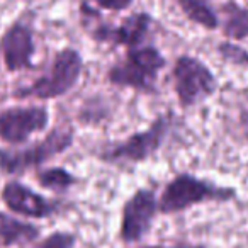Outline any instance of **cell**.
I'll list each match as a JSON object with an SVG mask.
<instances>
[{
	"label": "cell",
	"mask_w": 248,
	"mask_h": 248,
	"mask_svg": "<svg viewBox=\"0 0 248 248\" xmlns=\"http://www.w3.org/2000/svg\"><path fill=\"white\" fill-rule=\"evenodd\" d=\"M83 56L75 48H63L53 56L48 70L29 85L16 90V97L19 99H39L53 100L70 93L77 85L83 73Z\"/></svg>",
	"instance_id": "4"
},
{
	"label": "cell",
	"mask_w": 248,
	"mask_h": 248,
	"mask_svg": "<svg viewBox=\"0 0 248 248\" xmlns=\"http://www.w3.org/2000/svg\"><path fill=\"white\" fill-rule=\"evenodd\" d=\"M77 247V234L73 231L58 230L45 238L39 243L38 248H75Z\"/></svg>",
	"instance_id": "18"
},
{
	"label": "cell",
	"mask_w": 248,
	"mask_h": 248,
	"mask_svg": "<svg viewBox=\"0 0 248 248\" xmlns=\"http://www.w3.org/2000/svg\"><path fill=\"white\" fill-rule=\"evenodd\" d=\"M167 66V58L155 45H141L126 49L123 60L109 66L106 80L114 87L129 89L133 92L155 95L158 93L160 72Z\"/></svg>",
	"instance_id": "3"
},
{
	"label": "cell",
	"mask_w": 248,
	"mask_h": 248,
	"mask_svg": "<svg viewBox=\"0 0 248 248\" xmlns=\"http://www.w3.org/2000/svg\"><path fill=\"white\" fill-rule=\"evenodd\" d=\"M46 106H16L0 112V140L9 145H24L34 135L46 131L49 126Z\"/></svg>",
	"instance_id": "9"
},
{
	"label": "cell",
	"mask_w": 248,
	"mask_h": 248,
	"mask_svg": "<svg viewBox=\"0 0 248 248\" xmlns=\"http://www.w3.org/2000/svg\"><path fill=\"white\" fill-rule=\"evenodd\" d=\"M158 214L156 192L152 187H138L124 201L121 209L119 233H117L121 243L131 247L146 240Z\"/></svg>",
	"instance_id": "7"
},
{
	"label": "cell",
	"mask_w": 248,
	"mask_h": 248,
	"mask_svg": "<svg viewBox=\"0 0 248 248\" xmlns=\"http://www.w3.org/2000/svg\"><path fill=\"white\" fill-rule=\"evenodd\" d=\"M216 53L223 62L230 63L233 66H238V68L248 70V48H245L241 43L223 39L221 43H217Z\"/></svg>",
	"instance_id": "17"
},
{
	"label": "cell",
	"mask_w": 248,
	"mask_h": 248,
	"mask_svg": "<svg viewBox=\"0 0 248 248\" xmlns=\"http://www.w3.org/2000/svg\"><path fill=\"white\" fill-rule=\"evenodd\" d=\"M36 180L45 190L53 194H66L78 184V177L63 167H46L36 173Z\"/></svg>",
	"instance_id": "15"
},
{
	"label": "cell",
	"mask_w": 248,
	"mask_h": 248,
	"mask_svg": "<svg viewBox=\"0 0 248 248\" xmlns=\"http://www.w3.org/2000/svg\"><path fill=\"white\" fill-rule=\"evenodd\" d=\"M219 31L224 39L234 43L248 41V7L236 0H226L217 9Z\"/></svg>",
	"instance_id": "12"
},
{
	"label": "cell",
	"mask_w": 248,
	"mask_h": 248,
	"mask_svg": "<svg viewBox=\"0 0 248 248\" xmlns=\"http://www.w3.org/2000/svg\"><path fill=\"white\" fill-rule=\"evenodd\" d=\"M73 141L75 129L72 126H56L41 141L24 148L0 150V170L9 175H19L31 169H39L68 152Z\"/></svg>",
	"instance_id": "6"
},
{
	"label": "cell",
	"mask_w": 248,
	"mask_h": 248,
	"mask_svg": "<svg viewBox=\"0 0 248 248\" xmlns=\"http://www.w3.org/2000/svg\"><path fill=\"white\" fill-rule=\"evenodd\" d=\"M85 2L99 12H114V14L128 11L135 4V0H85Z\"/></svg>",
	"instance_id": "19"
},
{
	"label": "cell",
	"mask_w": 248,
	"mask_h": 248,
	"mask_svg": "<svg viewBox=\"0 0 248 248\" xmlns=\"http://www.w3.org/2000/svg\"><path fill=\"white\" fill-rule=\"evenodd\" d=\"M0 197L9 211L29 219H46L56 214L60 209V202L48 199L46 196L36 192L17 180H11L5 184Z\"/></svg>",
	"instance_id": "10"
},
{
	"label": "cell",
	"mask_w": 248,
	"mask_h": 248,
	"mask_svg": "<svg viewBox=\"0 0 248 248\" xmlns=\"http://www.w3.org/2000/svg\"><path fill=\"white\" fill-rule=\"evenodd\" d=\"M155 17L146 11L131 12L117 24L97 22L89 28V36L97 45H110L114 48L131 49L146 45V39L152 34Z\"/></svg>",
	"instance_id": "8"
},
{
	"label": "cell",
	"mask_w": 248,
	"mask_h": 248,
	"mask_svg": "<svg viewBox=\"0 0 248 248\" xmlns=\"http://www.w3.org/2000/svg\"><path fill=\"white\" fill-rule=\"evenodd\" d=\"M145 248H207L206 245H190V243H184V245H150Z\"/></svg>",
	"instance_id": "21"
},
{
	"label": "cell",
	"mask_w": 248,
	"mask_h": 248,
	"mask_svg": "<svg viewBox=\"0 0 248 248\" xmlns=\"http://www.w3.org/2000/svg\"><path fill=\"white\" fill-rule=\"evenodd\" d=\"M187 21L202 28L204 31L219 29V16L211 0H173Z\"/></svg>",
	"instance_id": "14"
},
{
	"label": "cell",
	"mask_w": 248,
	"mask_h": 248,
	"mask_svg": "<svg viewBox=\"0 0 248 248\" xmlns=\"http://www.w3.org/2000/svg\"><path fill=\"white\" fill-rule=\"evenodd\" d=\"M39 233L41 230L36 224L0 213V248L31 243L38 240Z\"/></svg>",
	"instance_id": "13"
},
{
	"label": "cell",
	"mask_w": 248,
	"mask_h": 248,
	"mask_svg": "<svg viewBox=\"0 0 248 248\" xmlns=\"http://www.w3.org/2000/svg\"><path fill=\"white\" fill-rule=\"evenodd\" d=\"M173 114H158L148 128L135 131L117 141H109L99 150L97 158L107 165H138L155 156L169 140L173 128Z\"/></svg>",
	"instance_id": "2"
},
{
	"label": "cell",
	"mask_w": 248,
	"mask_h": 248,
	"mask_svg": "<svg viewBox=\"0 0 248 248\" xmlns=\"http://www.w3.org/2000/svg\"><path fill=\"white\" fill-rule=\"evenodd\" d=\"M0 53L4 58V65L9 72H21L32 68V58L36 53V43L32 29L26 22L17 21L2 36Z\"/></svg>",
	"instance_id": "11"
},
{
	"label": "cell",
	"mask_w": 248,
	"mask_h": 248,
	"mask_svg": "<svg viewBox=\"0 0 248 248\" xmlns=\"http://www.w3.org/2000/svg\"><path fill=\"white\" fill-rule=\"evenodd\" d=\"M238 199L236 187L221 186L189 172L175 173L158 196L160 214H180L202 204H226Z\"/></svg>",
	"instance_id": "1"
},
{
	"label": "cell",
	"mask_w": 248,
	"mask_h": 248,
	"mask_svg": "<svg viewBox=\"0 0 248 248\" xmlns=\"http://www.w3.org/2000/svg\"><path fill=\"white\" fill-rule=\"evenodd\" d=\"M172 89L177 104L182 110H189L209 100L217 92V77L209 65L199 56L184 53L175 58L170 70Z\"/></svg>",
	"instance_id": "5"
},
{
	"label": "cell",
	"mask_w": 248,
	"mask_h": 248,
	"mask_svg": "<svg viewBox=\"0 0 248 248\" xmlns=\"http://www.w3.org/2000/svg\"><path fill=\"white\" fill-rule=\"evenodd\" d=\"M238 123H240L241 135H243L245 141L248 143V107H245V109H241L240 117H238Z\"/></svg>",
	"instance_id": "20"
},
{
	"label": "cell",
	"mask_w": 248,
	"mask_h": 248,
	"mask_svg": "<svg viewBox=\"0 0 248 248\" xmlns=\"http://www.w3.org/2000/svg\"><path fill=\"white\" fill-rule=\"evenodd\" d=\"M110 116V106L104 95H93L85 99L80 106L77 119L83 126H100V123L107 121Z\"/></svg>",
	"instance_id": "16"
}]
</instances>
